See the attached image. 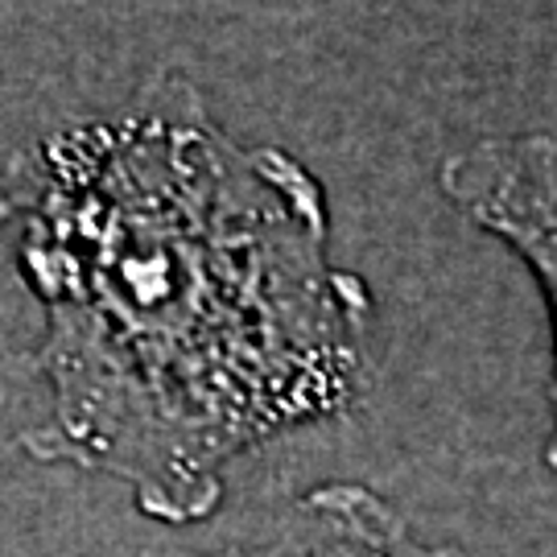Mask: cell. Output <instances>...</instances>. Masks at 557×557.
<instances>
[{"instance_id":"7a4b0ae2","label":"cell","mask_w":557,"mask_h":557,"mask_svg":"<svg viewBox=\"0 0 557 557\" xmlns=\"http://www.w3.org/2000/svg\"><path fill=\"white\" fill-rule=\"evenodd\" d=\"M438 186L471 227L496 236L504 248L517 252L545 298L554 331L545 462L557 475V137L554 133L479 137L442 161Z\"/></svg>"},{"instance_id":"3957f363","label":"cell","mask_w":557,"mask_h":557,"mask_svg":"<svg viewBox=\"0 0 557 557\" xmlns=\"http://www.w3.org/2000/svg\"><path fill=\"white\" fill-rule=\"evenodd\" d=\"M161 557H462L450 545L421 541L409 520L363 483H319L277 529L211 549Z\"/></svg>"},{"instance_id":"6da1fadb","label":"cell","mask_w":557,"mask_h":557,"mask_svg":"<svg viewBox=\"0 0 557 557\" xmlns=\"http://www.w3.org/2000/svg\"><path fill=\"white\" fill-rule=\"evenodd\" d=\"M0 223L41 306V462L199 524L232 462L347 413L372 376L376 301L331 257L322 182L239 145L182 75L66 124L0 170Z\"/></svg>"}]
</instances>
